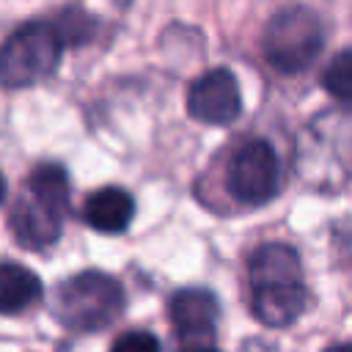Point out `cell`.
Returning a JSON list of instances; mask_svg holds the SVG:
<instances>
[{
    "label": "cell",
    "mask_w": 352,
    "mask_h": 352,
    "mask_svg": "<svg viewBox=\"0 0 352 352\" xmlns=\"http://www.w3.org/2000/svg\"><path fill=\"white\" fill-rule=\"evenodd\" d=\"M124 289L113 275L88 270L60 280L52 292V314L77 333H96L110 327L124 311Z\"/></svg>",
    "instance_id": "6da1fadb"
},
{
    "label": "cell",
    "mask_w": 352,
    "mask_h": 352,
    "mask_svg": "<svg viewBox=\"0 0 352 352\" xmlns=\"http://www.w3.org/2000/svg\"><path fill=\"white\" fill-rule=\"evenodd\" d=\"M324 47V25L322 19L302 6H292L278 11L261 36V50L267 63L280 74L305 72Z\"/></svg>",
    "instance_id": "7a4b0ae2"
},
{
    "label": "cell",
    "mask_w": 352,
    "mask_h": 352,
    "mask_svg": "<svg viewBox=\"0 0 352 352\" xmlns=\"http://www.w3.org/2000/svg\"><path fill=\"white\" fill-rule=\"evenodd\" d=\"M60 38L52 22H28L0 47V82L6 88H28L50 77L60 58Z\"/></svg>",
    "instance_id": "3957f363"
},
{
    "label": "cell",
    "mask_w": 352,
    "mask_h": 352,
    "mask_svg": "<svg viewBox=\"0 0 352 352\" xmlns=\"http://www.w3.org/2000/svg\"><path fill=\"white\" fill-rule=\"evenodd\" d=\"M226 184L228 192L242 204L258 206L275 198V192L280 190V162L275 148L258 138L242 143L228 162Z\"/></svg>",
    "instance_id": "277c9868"
},
{
    "label": "cell",
    "mask_w": 352,
    "mask_h": 352,
    "mask_svg": "<svg viewBox=\"0 0 352 352\" xmlns=\"http://www.w3.org/2000/svg\"><path fill=\"white\" fill-rule=\"evenodd\" d=\"M187 110L201 124L226 126L239 118L242 113V94L239 82L228 69H212L201 74L187 94Z\"/></svg>",
    "instance_id": "5b68a950"
},
{
    "label": "cell",
    "mask_w": 352,
    "mask_h": 352,
    "mask_svg": "<svg viewBox=\"0 0 352 352\" xmlns=\"http://www.w3.org/2000/svg\"><path fill=\"white\" fill-rule=\"evenodd\" d=\"M308 305V292L302 278L292 280H267V283H253L250 286V308L258 322L267 327H286Z\"/></svg>",
    "instance_id": "8992f818"
},
{
    "label": "cell",
    "mask_w": 352,
    "mask_h": 352,
    "mask_svg": "<svg viewBox=\"0 0 352 352\" xmlns=\"http://www.w3.org/2000/svg\"><path fill=\"white\" fill-rule=\"evenodd\" d=\"M217 316H220V305L209 289L190 286V289H179L170 297V322L184 341L209 338L214 333Z\"/></svg>",
    "instance_id": "52a82bcc"
},
{
    "label": "cell",
    "mask_w": 352,
    "mask_h": 352,
    "mask_svg": "<svg viewBox=\"0 0 352 352\" xmlns=\"http://www.w3.org/2000/svg\"><path fill=\"white\" fill-rule=\"evenodd\" d=\"M60 223H63V212L47 206L44 201H38L30 192L25 198H19L8 214V226L16 236V242L25 248H33V250L50 248L60 236Z\"/></svg>",
    "instance_id": "ba28073f"
},
{
    "label": "cell",
    "mask_w": 352,
    "mask_h": 352,
    "mask_svg": "<svg viewBox=\"0 0 352 352\" xmlns=\"http://www.w3.org/2000/svg\"><path fill=\"white\" fill-rule=\"evenodd\" d=\"M135 201L124 187H102L85 201V220L102 234H118L132 223Z\"/></svg>",
    "instance_id": "9c48e42d"
},
{
    "label": "cell",
    "mask_w": 352,
    "mask_h": 352,
    "mask_svg": "<svg viewBox=\"0 0 352 352\" xmlns=\"http://www.w3.org/2000/svg\"><path fill=\"white\" fill-rule=\"evenodd\" d=\"M250 272V286L253 283H267V280H292V278H302V267H300V256L294 248L283 245V242H270L261 245L248 264Z\"/></svg>",
    "instance_id": "30bf717a"
},
{
    "label": "cell",
    "mask_w": 352,
    "mask_h": 352,
    "mask_svg": "<svg viewBox=\"0 0 352 352\" xmlns=\"http://www.w3.org/2000/svg\"><path fill=\"white\" fill-rule=\"evenodd\" d=\"M41 297V280L33 270L0 261V314H19Z\"/></svg>",
    "instance_id": "8fae6325"
},
{
    "label": "cell",
    "mask_w": 352,
    "mask_h": 352,
    "mask_svg": "<svg viewBox=\"0 0 352 352\" xmlns=\"http://www.w3.org/2000/svg\"><path fill=\"white\" fill-rule=\"evenodd\" d=\"M28 192L44 201L47 206L66 212L69 206V176L58 162H41L28 179Z\"/></svg>",
    "instance_id": "7c38bea8"
},
{
    "label": "cell",
    "mask_w": 352,
    "mask_h": 352,
    "mask_svg": "<svg viewBox=\"0 0 352 352\" xmlns=\"http://www.w3.org/2000/svg\"><path fill=\"white\" fill-rule=\"evenodd\" d=\"M58 38L63 47H82L96 33V19L82 8H63L58 19L52 22Z\"/></svg>",
    "instance_id": "4fadbf2b"
},
{
    "label": "cell",
    "mask_w": 352,
    "mask_h": 352,
    "mask_svg": "<svg viewBox=\"0 0 352 352\" xmlns=\"http://www.w3.org/2000/svg\"><path fill=\"white\" fill-rule=\"evenodd\" d=\"M322 85L333 99L352 104V50L336 55L327 63V69L322 74Z\"/></svg>",
    "instance_id": "5bb4252c"
},
{
    "label": "cell",
    "mask_w": 352,
    "mask_h": 352,
    "mask_svg": "<svg viewBox=\"0 0 352 352\" xmlns=\"http://www.w3.org/2000/svg\"><path fill=\"white\" fill-rule=\"evenodd\" d=\"M110 352H160V341L146 330L121 333Z\"/></svg>",
    "instance_id": "9a60e30c"
},
{
    "label": "cell",
    "mask_w": 352,
    "mask_h": 352,
    "mask_svg": "<svg viewBox=\"0 0 352 352\" xmlns=\"http://www.w3.org/2000/svg\"><path fill=\"white\" fill-rule=\"evenodd\" d=\"M324 352H352V344H336V346H327Z\"/></svg>",
    "instance_id": "2e32d148"
},
{
    "label": "cell",
    "mask_w": 352,
    "mask_h": 352,
    "mask_svg": "<svg viewBox=\"0 0 352 352\" xmlns=\"http://www.w3.org/2000/svg\"><path fill=\"white\" fill-rule=\"evenodd\" d=\"M6 201V179H3V173H0V204Z\"/></svg>",
    "instance_id": "e0dca14e"
},
{
    "label": "cell",
    "mask_w": 352,
    "mask_h": 352,
    "mask_svg": "<svg viewBox=\"0 0 352 352\" xmlns=\"http://www.w3.org/2000/svg\"><path fill=\"white\" fill-rule=\"evenodd\" d=\"M187 352H217V349H212V346H192V349H187Z\"/></svg>",
    "instance_id": "ac0fdd59"
},
{
    "label": "cell",
    "mask_w": 352,
    "mask_h": 352,
    "mask_svg": "<svg viewBox=\"0 0 352 352\" xmlns=\"http://www.w3.org/2000/svg\"><path fill=\"white\" fill-rule=\"evenodd\" d=\"M346 250H349V256H352V236H349V245H346Z\"/></svg>",
    "instance_id": "d6986e66"
}]
</instances>
